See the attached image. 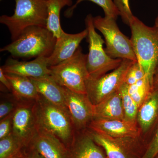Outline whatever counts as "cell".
Masks as SVG:
<instances>
[{"instance_id": "cell-1", "label": "cell", "mask_w": 158, "mask_h": 158, "mask_svg": "<svg viewBox=\"0 0 158 158\" xmlns=\"http://www.w3.org/2000/svg\"><path fill=\"white\" fill-rule=\"evenodd\" d=\"M129 26L137 62L153 86L158 65V30L145 25L135 16Z\"/></svg>"}, {"instance_id": "cell-2", "label": "cell", "mask_w": 158, "mask_h": 158, "mask_svg": "<svg viewBox=\"0 0 158 158\" xmlns=\"http://www.w3.org/2000/svg\"><path fill=\"white\" fill-rule=\"evenodd\" d=\"M57 38L46 27L32 26L26 29L17 39L2 48L14 58L49 57L52 55Z\"/></svg>"}, {"instance_id": "cell-3", "label": "cell", "mask_w": 158, "mask_h": 158, "mask_svg": "<svg viewBox=\"0 0 158 158\" xmlns=\"http://www.w3.org/2000/svg\"><path fill=\"white\" fill-rule=\"evenodd\" d=\"M36 102L39 128L56 136L68 148L73 141L76 130L68 111L40 94Z\"/></svg>"}, {"instance_id": "cell-4", "label": "cell", "mask_w": 158, "mask_h": 158, "mask_svg": "<svg viewBox=\"0 0 158 158\" xmlns=\"http://www.w3.org/2000/svg\"><path fill=\"white\" fill-rule=\"evenodd\" d=\"M15 8L11 16L3 15L0 23L6 26L14 41L29 27H46L48 12L47 0H15Z\"/></svg>"}, {"instance_id": "cell-5", "label": "cell", "mask_w": 158, "mask_h": 158, "mask_svg": "<svg viewBox=\"0 0 158 158\" xmlns=\"http://www.w3.org/2000/svg\"><path fill=\"white\" fill-rule=\"evenodd\" d=\"M87 56L79 47L69 59L49 66L51 76L60 86L74 92L87 94L86 82L89 77L87 68Z\"/></svg>"}, {"instance_id": "cell-6", "label": "cell", "mask_w": 158, "mask_h": 158, "mask_svg": "<svg viewBox=\"0 0 158 158\" xmlns=\"http://www.w3.org/2000/svg\"><path fill=\"white\" fill-rule=\"evenodd\" d=\"M91 14L85 19L87 36L89 43V53L87 56V68L89 77L98 78L114 70L121 64L122 59H113L106 53L103 45L105 43L101 36L97 33Z\"/></svg>"}, {"instance_id": "cell-7", "label": "cell", "mask_w": 158, "mask_h": 158, "mask_svg": "<svg viewBox=\"0 0 158 158\" xmlns=\"http://www.w3.org/2000/svg\"><path fill=\"white\" fill-rule=\"evenodd\" d=\"M95 29L104 37L105 50L113 59H126L137 62L131 39L119 30L116 20L112 18L97 16L93 17Z\"/></svg>"}, {"instance_id": "cell-8", "label": "cell", "mask_w": 158, "mask_h": 158, "mask_svg": "<svg viewBox=\"0 0 158 158\" xmlns=\"http://www.w3.org/2000/svg\"><path fill=\"white\" fill-rule=\"evenodd\" d=\"M135 61L122 59L121 64L110 73L98 78L88 77L86 91L93 105H96L118 90L124 82L128 71Z\"/></svg>"}, {"instance_id": "cell-9", "label": "cell", "mask_w": 158, "mask_h": 158, "mask_svg": "<svg viewBox=\"0 0 158 158\" xmlns=\"http://www.w3.org/2000/svg\"><path fill=\"white\" fill-rule=\"evenodd\" d=\"M88 128L86 131L104 149L107 158H141L146 150L138 138H113Z\"/></svg>"}, {"instance_id": "cell-10", "label": "cell", "mask_w": 158, "mask_h": 158, "mask_svg": "<svg viewBox=\"0 0 158 158\" xmlns=\"http://www.w3.org/2000/svg\"><path fill=\"white\" fill-rule=\"evenodd\" d=\"M38 129L36 100H19L13 112L11 133L27 148Z\"/></svg>"}, {"instance_id": "cell-11", "label": "cell", "mask_w": 158, "mask_h": 158, "mask_svg": "<svg viewBox=\"0 0 158 158\" xmlns=\"http://www.w3.org/2000/svg\"><path fill=\"white\" fill-rule=\"evenodd\" d=\"M63 87L65 104L76 131L88 127L94 117V105L87 94L77 93Z\"/></svg>"}, {"instance_id": "cell-12", "label": "cell", "mask_w": 158, "mask_h": 158, "mask_svg": "<svg viewBox=\"0 0 158 158\" xmlns=\"http://www.w3.org/2000/svg\"><path fill=\"white\" fill-rule=\"evenodd\" d=\"M48 58L40 57L30 61H20L9 58L1 66L5 73L13 74L29 78H38L50 75Z\"/></svg>"}, {"instance_id": "cell-13", "label": "cell", "mask_w": 158, "mask_h": 158, "mask_svg": "<svg viewBox=\"0 0 158 158\" xmlns=\"http://www.w3.org/2000/svg\"><path fill=\"white\" fill-rule=\"evenodd\" d=\"M137 123L126 120L94 118L88 127L113 138H138L140 135L141 129L138 127Z\"/></svg>"}, {"instance_id": "cell-14", "label": "cell", "mask_w": 158, "mask_h": 158, "mask_svg": "<svg viewBox=\"0 0 158 158\" xmlns=\"http://www.w3.org/2000/svg\"><path fill=\"white\" fill-rule=\"evenodd\" d=\"M29 147L45 158H69L68 148L56 136L39 128Z\"/></svg>"}, {"instance_id": "cell-15", "label": "cell", "mask_w": 158, "mask_h": 158, "mask_svg": "<svg viewBox=\"0 0 158 158\" xmlns=\"http://www.w3.org/2000/svg\"><path fill=\"white\" fill-rule=\"evenodd\" d=\"M88 35L87 28L77 34H67L64 32L57 38L53 52L48 58V66L57 65L71 58Z\"/></svg>"}, {"instance_id": "cell-16", "label": "cell", "mask_w": 158, "mask_h": 158, "mask_svg": "<svg viewBox=\"0 0 158 158\" xmlns=\"http://www.w3.org/2000/svg\"><path fill=\"white\" fill-rule=\"evenodd\" d=\"M68 149L69 158H107L104 149L94 142L86 131H76Z\"/></svg>"}, {"instance_id": "cell-17", "label": "cell", "mask_w": 158, "mask_h": 158, "mask_svg": "<svg viewBox=\"0 0 158 158\" xmlns=\"http://www.w3.org/2000/svg\"><path fill=\"white\" fill-rule=\"evenodd\" d=\"M158 121V85L154 84L148 96L138 109L137 122L142 132H148Z\"/></svg>"}, {"instance_id": "cell-18", "label": "cell", "mask_w": 158, "mask_h": 158, "mask_svg": "<svg viewBox=\"0 0 158 158\" xmlns=\"http://www.w3.org/2000/svg\"><path fill=\"white\" fill-rule=\"evenodd\" d=\"M125 120L122 99L119 89L96 105H94L93 119Z\"/></svg>"}, {"instance_id": "cell-19", "label": "cell", "mask_w": 158, "mask_h": 158, "mask_svg": "<svg viewBox=\"0 0 158 158\" xmlns=\"http://www.w3.org/2000/svg\"><path fill=\"white\" fill-rule=\"evenodd\" d=\"M37 92L48 101L67 110L65 104L63 87L50 75L38 78H30Z\"/></svg>"}, {"instance_id": "cell-20", "label": "cell", "mask_w": 158, "mask_h": 158, "mask_svg": "<svg viewBox=\"0 0 158 158\" xmlns=\"http://www.w3.org/2000/svg\"><path fill=\"white\" fill-rule=\"evenodd\" d=\"M11 86V93L19 100H36L39 96L30 78L13 74H6Z\"/></svg>"}, {"instance_id": "cell-21", "label": "cell", "mask_w": 158, "mask_h": 158, "mask_svg": "<svg viewBox=\"0 0 158 158\" xmlns=\"http://www.w3.org/2000/svg\"><path fill=\"white\" fill-rule=\"evenodd\" d=\"M72 0H47V28L58 38L64 33L60 25V12L65 6H72Z\"/></svg>"}, {"instance_id": "cell-22", "label": "cell", "mask_w": 158, "mask_h": 158, "mask_svg": "<svg viewBox=\"0 0 158 158\" xmlns=\"http://www.w3.org/2000/svg\"><path fill=\"white\" fill-rule=\"evenodd\" d=\"M153 87L149 79L145 76L134 85H128V90L130 96L139 108L148 96Z\"/></svg>"}, {"instance_id": "cell-23", "label": "cell", "mask_w": 158, "mask_h": 158, "mask_svg": "<svg viewBox=\"0 0 158 158\" xmlns=\"http://www.w3.org/2000/svg\"><path fill=\"white\" fill-rule=\"evenodd\" d=\"M128 85L123 83L119 88L122 99L124 110L125 120L137 122V116L139 107L130 96L128 90Z\"/></svg>"}, {"instance_id": "cell-24", "label": "cell", "mask_w": 158, "mask_h": 158, "mask_svg": "<svg viewBox=\"0 0 158 158\" xmlns=\"http://www.w3.org/2000/svg\"><path fill=\"white\" fill-rule=\"evenodd\" d=\"M84 1H90L101 7L106 17L112 18L116 20L118 15H120V12L115 6L113 0H77L75 5L71 6L70 8L66 10L65 13V16L67 17H71L77 5Z\"/></svg>"}, {"instance_id": "cell-25", "label": "cell", "mask_w": 158, "mask_h": 158, "mask_svg": "<svg viewBox=\"0 0 158 158\" xmlns=\"http://www.w3.org/2000/svg\"><path fill=\"white\" fill-rule=\"evenodd\" d=\"M23 148L20 142L11 133L0 139V158H9L17 153Z\"/></svg>"}, {"instance_id": "cell-26", "label": "cell", "mask_w": 158, "mask_h": 158, "mask_svg": "<svg viewBox=\"0 0 158 158\" xmlns=\"http://www.w3.org/2000/svg\"><path fill=\"white\" fill-rule=\"evenodd\" d=\"M19 100L12 93L5 94L1 97L0 119L13 113L17 108Z\"/></svg>"}, {"instance_id": "cell-27", "label": "cell", "mask_w": 158, "mask_h": 158, "mask_svg": "<svg viewBox=\"0 0 158 158\" xmlns=\"http://www.w3.org/2000/svg\"><path fill=\"white\" fill-rule=\"evenodd\" d=\"M145 76L144 70L138 62H135L128 71L124 83L127 85H134Z\"/></svg>"}, {"instance_id": "cell-28", "label": "cell", "mask_w": 158, "mask_h": 158, "mask_svg": "<svg viewBox=\"0 0 158 158\" xmlns=\"http://www.w3.org/2000/svg\"><path fill=\"white\" fill-rule=\"evenodd\" d=\"M113 1L120 12V15L123 20L129 25L131 21L135 17L130 8L129 0H113Z\"/></svg>"}, {"instance_id": "cell-29", "label": "cell", "mask_w": 158, "mask_h": 158, "mask_svg": "<svg viewBox=\"0 0 158 158\" xmlns=\"http://www.w3.org/2000/svg\"><path fill=\"white\" fill-rule=\"evenodd\" d=\"M152 138L148 143L146 150L141 158H155L158 154V121Z\"/></svg>"}, {"instance_id": "cell-30", "label": "cell", "mask_w": 158, "mask_h": 158, "mask_svg": "<svg viewBox=\"0 0 158 158\" xmlns=\"http://www.w3.org/2000/svg\"><path fill=\"white\" fill-rule=\"evenodd\" d=\"M13 114L11 113L0 120V139L12 133Z\"/></svg>"}, {"instance_id": "cell-31", "label": "cell", "mask_w": 158, "mask_h": 158, "mask_svg": "<svg viewBox=\"0 0 158 158\" xmlns=\"http://www.w3.org/2000/svg\"><path fill=\"white\" fill-rule=\"evenodd\" d=\"M0 81L1 85H2L4 89H6L9 92H11V86L10 82L6 77L5 73L3 72L1 67L0 68Z\"/></svg>"}, {"instance_id": "cell-32", "label": "cell", "mask_w": 158, "mask_h": 158, "mask_svg": "<svg viewBox=\"0 0 158 158\" xmlns=\"http://www.w3.org/2000/svg\"><path fill=\"white\" fill-rule=\"evenodd\" d=\"M31 151L29 147L23 148L15 155L9 158H30Z\"/></svg>"}, {"instance_id": "cell-33", "label": "cell", "mask_w": 158, "mask_h": 158, "mask_svg": "<svg viewBox=\"0 0 158 158\" xmlns=\"http://www.w3.org/2000/svg\"><path fill=\"white\" fill-rule=\"evenodd\" d=\"M28 147L30 148L31 151L30 158H45L36 150L31 147Z\"/></svg>"}, {"instance_id": "cell-34", "label": "cell", "mask_w": 158, "mask_h": 158, "mask_svg": "<svg viewBox=\"0 0 158 158\" xmlns=\"http://www.w3.org/2000/svg\"><path fill=\"white\" fill-rule=\"evenodd\" d=\"M154 84H156V85H158V75L155 76V77Z\"/></svg>"}, {"instance_id": "cell-35", "label": "cell", "mask_w": 158, "mask_h": 158, "mask_svg": "<svg viewBox=\"0 0 158 158\" xmlns=\"http://www.w3.org/2000/svg\"><path fill=\"white\" fill-rule=\"evenodd\" d=\"M155 27L158 30V15L156 19L155 26Z\"/></svg>"}, {"instance_id": "cell-36", "label": "cell", "mask_w": 158, "mask_h": 158, "mask_svg": "<svg viewBox=\"0 0 158 158\" xmlns=\"http://www.w3.org/2000/svg\"><path fill=\"white\" fill-rule=\"evenodd\" d=\"M157 75H158V65L156 71L155 76Z\"/></svg>"}, {"instance_id": "cell-37", "label": "cell", "mask_w": 158, "mask_h": 158, "mask_svg": "<svg viewBox=\"0 0 158 158\" xmlns=\"http://www.w3.org/2000/svg\"><path fill=\"white\" fill-rule=\"evenodd\" d=\"M155 158H158V154L156 156V157Z\"/></svg>"}, {"instance_id": "cell-38", "label": "cell", "mask_w": 158, "mask_h": 158, "mask_svg": "<svg viewBox=\"0 0 158 158\" xmlns=\"http://www.w3.org/2000/svg\"><path fill=\"white\" fill-rule=\"evenodd\" d=\"M1 1H2V0H1Z\"/></svg>"}]
</instances>
